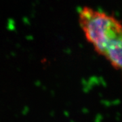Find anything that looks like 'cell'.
Listing matches in <instances>:
<instances>
[{
	"label": "cell",
	"mask_w": 122,
	"mask_h": 122,
	"mask_svg": "<svg viewBox=\"0 0 122 122\" xmlns=\"http://www.w3.org/2000/svg\"><path fill=\"white\" fill-rule=\"evenodd\" d=\"M79 23L87 41L98 54L104 56L114 69H121L122 28L111 14L84 6L79 12Z\"/></svg>",
	"instance_id": "cell-1"
},
{
	"label": "cell",
	"mask_w": 122,
	"mask_h": 122,
	"mask_svg": "<svg viewBox=\"0 0 122 122\" xmlns=\"http://www.w3.org/2000/svg\"><path fill=\"white\" fill-rule=\"evenodd\" d=\"M102 119H103V116L100 113H98L96 115L95 122H102Z\"/></svg>",
	"instance_id": "cell-2"
},
{
	"label": "cell",
	"mask_w": 122,
	"mask_h": 122,
	"mask_svg": "<svg viewBox=\"0 0 122 122\" xmlns=\"http://www.w3.org/2000/svg\"><path fill=\"white\" fill-rule=\"evenodd\" d=\"M101 103L104 105L105 107H111V105H112L111 102L108 101V100H103V101L101 102Z\"/></svg>",
	"instance_id": "cell-3"
},
{
	"label": "cell",
	"mask_w": 122,
	"mask_h": 122,
	"mask_svg": "<svg viewBox=\"0 0 122 122\" xmlns=\"http://www.w3.org/2000/svg\"><path fill=\"white\" fill-rule=\"evenodd\" d=\"M29 113V108L28 107H25L24 109H22V114L23 115H26L27 114Z\"/></svg>",
	"instance_id": "cell-4"
},
{
	"label": "cell",
	"mask_w": 122,
	"mask_h": 122,
	"mask_svg": "<svg viewBox=\"0 0 122 122\" xmlns=\"http://www.w3.org/2000/svg\"><path fill=\"white\" fill-rule=\"evenodd\" d=\"M111 103H112V105H113L114 106H117L120 104V101L119 100H116L113 101V102H111Z\"/></svg>",
	"instance_id": "cell-5"
},
{
	"label": "cell",
	"mask_w": 122,
	"mask_h": 122,
	"mask_svg": "<svg viewBox=\"0 0 122 122\" xmlns=\"http://www.w3.org/2000/svg\"><path fill=\"white\" fill-rule=\"evenodd\" d=\"M81 111H82L81 112L84 114H87L89 112H90V111H89V110H88L87 109H86V108H83Z\"/></svg>",
	"instance_id": "cell-6"
},
{
	"label": "cell",
	"mask_w": 122,
	"mask_h": 122,
	"mask_svg": "<svg viewBox=\"0 0 122 122\" xmlns=\"http://www.w3.org/2000/svg\"><path fill=\"white\" fill-rule=\"evenodd\" d=\"M64 115H65V116L66 117H69V113L68 112V111H64Z\"/></svg>",
	"instance_id": "cell-7"
},
{
	"label": "cell",
	"mask_w": 122,
	"mask_h": 122,
	"mask_svg": "<svg viewBox=\"0 0 122 122\" xmlns=\"http://www.w3.org/2000/svg\"><path fill=\"white\" fill-rule=\"evenodd\" d=\"M120 113H119V112H117V115H116V119L117 120V121H119V117H120Z\"/></svg>",
	"instance_id": "cell-8"
},
{
	"label": "cell",
	"mask_w": 122,
	"mask_h": 122,
	"mask_svg": "<svg viewBox=\"0 0 122 122\" xmlns=\"http://www.w3.org/2000/svg\"><path fill=\"white\" fill-rule=\"evenodd\" d=\"M54 115H55L54 111H51V112H50V115H51L52 117H54Z\"/></svg>",
	"instance_id": "cell-9"
},
{
	"label": "cell",
	"mask_w": 122,
	"mask_h": 122,
	"mask_svg": "<svg viewBox=\"0 0 122 122\" xmlns=\"http://www.w3.org/2000/svg\"><path fill=\"white\" fill-rule=\"evenodd\" d=\"M71 122H73V121H71Z\"/></svg>",
	"instance_id": "cell-10"
}]
</instances>
